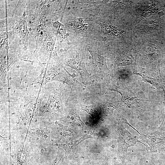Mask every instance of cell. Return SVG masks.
<instances>
[{"label": "cell", "instance_id": "cell-1", "mask_svg": "<svg viewBox=\"0 0 165 165\" xmlns=\"http://www.w3.org/2000/svg\"><path fill=\"white\" fill-rule=\"evenodd\" d=\"M116 134L118 143L117 156L124 160L127 156L128 147L134 145L137 142L140 141L135 138L120 122L118 123Z\"/></svg>", "mask_w": 165, "mask_h": 165}, {"label": "cell", "instance_id": "cell-2", "mask_svg": "<svg viewBox=\"0 0 165 165\" xmlns=\"http://www.w3.org/2000/svg\"><path fill=\"white\" fill-rule=\"evenodd\" d=\"M137 138L141 140V143L144 142L142 144L145 146L148 151L156 152L160 146L165 143V137L163 136L156 137L140 134Z\"/></svg>", "mask_w": 165, "mask_h": 165}, {"label": "cell", "instance_id": "cell-3", "mask_svg": "<svg viewBox=\"0 0 165 165\" xmlns=\"http://www.w3.org/2000/svg\"><path fill=\"white\" fill-rule=\"evenodd\" d=\"M92 134L87 133L84 135L82 137L78 139L75 140L71 142L59 145V146L62 147L64 150L65 152L64 159L66 160L68 155L72 149L78 146L82 141L86 139L92 137Z\"/></svg>", "mask_w": 165, "mask_h": 165}, {"label": "cell", "instance_id": "cell-4", "mask_svg": "<svg viewBox=\"0 0 165 165\" xmlns=\"http://www.w3.org/2000/svg\"><path fill=\"white\" fill-rule=\"evenodd\" d=\"M28 152L23 148H16L15 155L16 165H27L28 162Z\"/></svg>", "mask_w": 165, "mask_h": 165}, {"label": "cell", "instance_id": "cell-5", "mask_svg": "<svg viewBox=\"0 0 165 165\" xmlns=\"http://www.w3.org/2000/svg\"><path fill=\"white\" fill-rule=\"evenodd\" d=\"M101 25L103 31L110 35L117 36L118 34L122 33L123 32L122 30L114 26L111 23L104 22Z\"/></svg>", "mask_w": 165, "mask_h": 165}, {"label": "cell", "instance_id": "cell-6", "mask_svg": "<svg viewBox=\"0 0 165 165\" xmlns=\"http://www.w3.org/2000/svg\"><path fill=\"white\" fill-rule=\"evenodd\" d=\"M59 130L63 136L74 137L78 134L82 132V130H76L72 129L68 127L65 126L58 123Z\"/></svg>", "mask_w": 165, "mask_h": 165}, {"label": "cell", "instance_id": "cell-7", "mask_svg": "<svg viewBox=\"0 0 165 165\" xmlns=\"http://www.w3.org/2000/svg\"><path fill=\"white\" fill-rule=\"evenodd\" d=\"M50 130L47 128L40 127L32 130V133L39 138H46L50 134Z\"/></svg>", "mask_w": 165, "mask_h": 165}, {"label": "cell", "instance_id": "cell-8", "mask_svg": "<svg viewBox=\"0 0 165 165\" xmlns=\"http://www.w3.org/2000/svg\"><path fill=\"white\" fill-rule=\"evenodd\" d=\"M164 100L163 103L164 104L165 107V94L164 93ZM156 135L160 136L165 135V112L164 117L162 123L157 130L154 133Z\"/></svg>", "mask_w": 165, "mask_h": 165}, {"label": "cell", "instance_id": "cell-9", "mask_svg": "<svg viewBox=\"0 0 165 165\" xmlns=\"http://www.w3.org/2000/svg\"><path fill=\"white\" fill-rule=\"evenodd\" d=\"M80 108L81 109L86 111L92 117L95 113V109L94 106L92 105H86L83 104H80Z\"/></svg>", "mask_w": 165, "mask_h": 165}, {"label": "cell", "instance_id": "cell-10", "mask_svg": "<svg viewBox=\"0 0 165 165\" xmlns=\"http://www.w3.org/2000/svg\"><path fill=\"white\" fill-rule=\"evenodd\" d=\"M62 160V157L60 155L57 154L55 159L50 165H59Z\"/></svg>", "mask_w": 165, "mask_h": 165}, {"label": "cell", "instance_id": "cell-11", "mask_svg": "<svg viewBox=\"0 0 165 165\" xmlns=\"http://www.w3.org/2000/svg\"><path fill=\"white\" fill-rule=\"evenodd\" d=\"M73 162H72V163H71L69 165H73Z\"/></svg>", "mask_w": 165, "mask_h": 165}]
</instances>
